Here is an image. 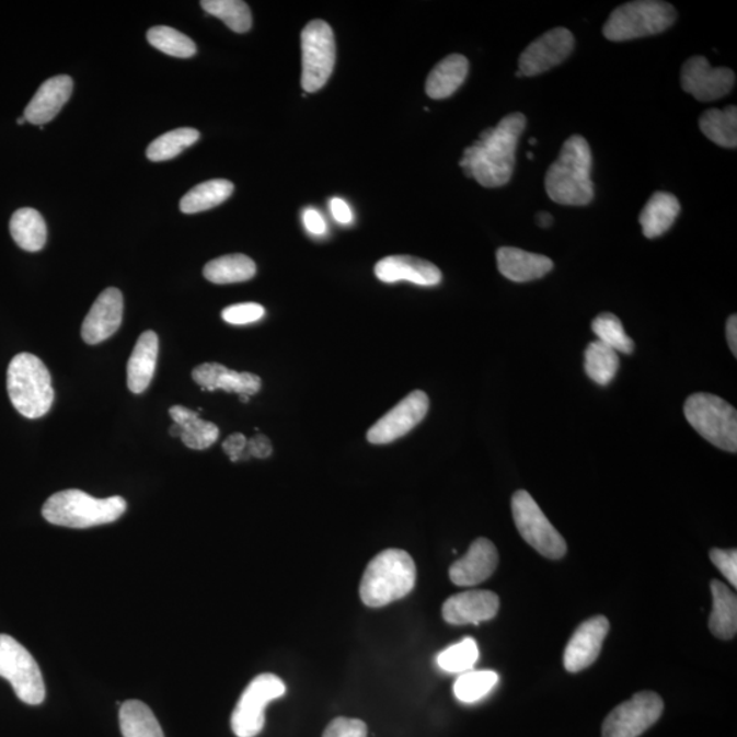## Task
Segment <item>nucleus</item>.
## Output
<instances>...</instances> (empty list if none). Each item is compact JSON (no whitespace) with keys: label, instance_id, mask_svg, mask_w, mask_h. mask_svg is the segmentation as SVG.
<instances>
[{"label":"nucleus","instance_id":"1","mask_svg":"<svg viewBox=\"0 0 737 737\" xmlns=\"http://www.w3.org/2000/svg\"><path fill=\"white\" fill-rule=\"evenodd\" d=\"M526 129V116L514 113L481 133L473 146L464 149L459 165L465 176L484 187H500L513 179L515 153Z\"/></svg>","mask_w":737,"mask_h":737},{"label":"nucleus","instance_id":"2","mask_svg":"<svg viewBox=\"0 0 737 737\" xmlns=\"http://www.w3.org/2000/svg\"><path fill=\"white\" fill-rule=\"evenodd\" d=\"M592 157L585 137L573 136L564 142L556 162L545 175V188L552 201L585 207L595 198L591 181Z\"/></svg>","mask_w":737,"mask_h":737},{"label":"nucleus","instance_id":"3","mask_svg":"<svg viewBox=\"0 0 737 737\" xmlns=\"http://www.w3.org/2000/svg\"><path fill=\"white\" fill-rule=\"evenodd\" d=\"M417 579L412 556L402 550H387L368 564L359 586L365 606L381 608L410 595Z\"/></svg>","mask_w":737,"mask_h":737},{"label":"nucleus","instance_id":"4","mask_svg":"<svg viewBox=\"0 0 737 737\" xmlns=\"http://www.w3.org/2000/svg\"><path fill=\"white\" fill-rule=\"evenodd\" d=\"M124 497L94 498L79 490L55 493L43 506L47 522L64 528L90 529L113 523L126 513Z\"/></svg>","mask_w":737,"mask_h":737},{"label":"nucleus","instance_id":"5","mask_svg":"<svg viewBox=\"0 0 737 737\" xmlns=\"http://www.w3.org/2000/svg\"><path fill=\"white\" fill-rule=\"evenodd\" d=\"M8 391L16 412L30 419L44 417L53 407L51 375L42 359L22 353L11 359Z\"/></svg>","mask_w":737,"mask_h":737},{"label":"nucleus","instance_id":"6","mask_svg":"<svg viewBox=\"0 0 737 737\" xmlns=\"http://www.w3.org/2000/svg\"><path fill=\"white\" fill-rule=\"evenodd\" d=\"M675 21L676 10L672 4L658 0H638L614 9L602 33L609 42H629L658 35L672 26Z\"/></svg>","mask_w":737,"mask_h":737},{"label":"nucleus","instance_id":"7","mask_svg":"<svg viewBox=\"0 0 737 737\" xmlns=\"http://www.w3.org/2000/svg\"><path fill=\"white\" fill-rule=\"evenodd\" d=\"M684 415L711 445L724 451H737V413L724 399L712 393H694L686 401Z\"/></svg>","mask_w":737,"mask_h":737},{"label":"nucleus","instance_id":"8","mask_svg":"<svg viewBox=\"0 0 737 737\" xmlns=\"http://www.w3.org/2000/svg\"><path fill=\"white\" fill-rule=\"evenodd\" d=\"M0 676L9 680L15 695L27 705H41L46 698V684L36 659L19 641L3 634L0 635Z\"/></svg>","mask_w":737,"mask_h":737},{"label":"nucleus","instance_id":"9","mask_svg":"<svg viewBox=\"0 0 737 737\" xmlns=\"http://www.w3.org/2000/svg\"><path fill=\"white\" fill-rule=\"evenodd\" d=\"M514 522L519 534L542 556L558 560L567 553V542L542 513L529 492L518 491L511 500Z\"/></svg>","mask_w":737,"mask_h":737},{"label":"nucleus","instance_id":"10","mask_svg":"<svg viewBox=\"0 0 737 737\" xmlns=\"http://www.w3.org/2000/svg\"><path fill=\"white\" fill-rule=\"evenodd\" d=\"M302 88L318 92L329 82L335 68L336 44L334 31L325 21L315 20L303 27Z\"/></svg>","mask_w":737,"mask_h":737},{"label":"nucleus","instance_id":"11","mask_svg":"<svg viewBox=\"0 0 737 737\" xmlns=\"http://www.w3.org/2000/svg\"><path fill=\"white\" fill-rule=\"evenodd\" d=\"M286 684L273 673L258 675L246 687L231 716V728L238 737H256L265 725V707L285 695Z\"/></svg>","mask_w":737,"mask_h":737},{"label":"nucleus","instance_id":"12","mask_svg":"<svg viewBox=\"0 0 737 737\" xmlns=\"http://www.w3.org/2000/svg\"><path fill=\"white\" fill-rule=\"evenodd\" d=\"M664 701L652 691H642L614 707L602 725V737H640L663 716Z\"/></svg>","mask_w":737,"mask_h":737},{"label":"nucleus","instance_id":"13","mask_svg":"<svg viewBox=\"0 0 737 737\" xmlns=\"http://www.w3.org/2000/svg\"><path fill=\"white\" fill-rule=\"evenodd\" d=\"M429 412V398L424 391H414L368 430L371 445H390L423 423Z\"/></svg>","mask_w":737,"mask_h":737},{"label":"nucleus","instance_id":"14","mask_svg":"<svg viewBox=\"0 0 737 737\" xmlns=\"http://www.w3.org/2000/svg\"><path fill=\"white\" fill-rule=\"evenodd\" d=\"M575 37L565 27H553L536 38L519 58L523 77H534L562 65L574 51Z\"/></svg>","mask_w":737,"mask_h":737},{"label":"nucleus","instance_id":"15","mask_svg":"<svg viewBox=\"0 0 737 737\" xmlns=\"http://www.w3.org/2000/svg\"><path fill=\"white\" fill-rule=\"evenodd\" d=\"M736 76L728 68H713L705 57H692L681 69V87L700 102H714L734 90Z\"/></svg>","mask_w":737,"mask_h":737},{"label":"nucleus","instance_id":"16","mask_svg":"<svg viewBox=\"0 0 737 737\" xmlns=\"http://www.w3.org/2000/svg\"><path fill=\"white\" fill-rule=\"evenodd\" d=\"M609 629L611 625L606 617L591 618L581 623L565 647L564 668L571 673H578L591 667L600 656Z\"/></svg>","mask_w":737,"mask_h":737},{"label":"nucleus","instance_id":"17","mask_svg":"<svg viewBox=\"0 0 737 737\" xmlns=\"http://www.w3.org/2000/svg\"><path fill=\"white\" fill-rule=\"evenodd\" d=\"M122 319H124V296L118 288L110 287L100 293L82 323V339L92 346L107 341L119 330Z\"/></svg>","mask_w":737,"mask_h":737},{"label":"nucleus","instance_id":"18","mask_svg":"<svg viewBox=\"0 0 737 737\" xmlns=\"http://www.w3.org/2000/svg\"><path fill=\"white\" fill-rule=\"evenodd\" d=\"M500 600L493 591L470 590L448 598L442 618L453 625L479 624L496 617Z\"/></svg>","mask_w":737,"mask_h":737},{"label":"nucleus","instance_id":"19","mask_svg":"<svg viewBox=\"0 0 737 737\" xmlns=\"http://www.w3.org/2000/svg\"><path fill=\"white\" fill-rule=\"evenodd\" d=\"M498 564V552L495 544L486 539H479L470 545L462 558L453 563L450 578L457 586H476L491 578Z\"/></svg>","mask_w":737,"mask_h":737},{"label":"nucleus","instance_id":"20","mask_svg":"<svg viewBox=\"0 0 737 737\" xmlns=\"http://www.w3.org/2000/svg\"><path fill=\"white\" fill-rule=\"evenodd\" d=\"M192 377L203 391L223 390L235 392L240 396H252L262 390V379L257 375L230 370L216 362L198 365L193 370Z\"/></svg>","mask_w":737,"mask_h":737},{"label":"nucleus","instance_id":"21","mask_svg":"<svg viewBox=\"0 0 737 737\" xmlns=\"http://www.w3.org/2000/svg\"><path fill=\"white\" fill-rule=\"evenodd\" d=\"M377 279L384 283L407 280L414 285L434 287L440 285L441 270L426 260L413 256H390L376 264Z\"/></svg>","mask_w":737,"mask_h":737},{"label":"nucleus","instance_id":"22","mask_svg":"<svg viewBox=\"0 0 737 737\" xmlns=\"http://www.w3.org/2000/svg\"><path fill=\"white\" fill-rule=\"evenodd\" d=\"M73 92V80L69 76H57L43 82L35 96L25 108L24 118L32 125L43 126L51 122Z\"/></svg>","mask_w":737,"mask_h":737},{"label":"nucleus","instance_id":"23","mask_svg":"<svg viewBox=\"0 0 737 737\" xmlns=\"http://www.w3.org/2000/svg\"><path fill=\"white\" fill-rule=\"evenodd\" d=\"M497 267L504 277L515 283L541 279L553 269L550 257L525 252L518 247H500L496 253Z\"/></svg>","mask_w":737,"mask_h":737},{"label":"nucleus","instance_id":"24","mask_svg":"<svg viewBox=\"0 0 737 737\" xmlns=\"http://www.w3.org/2000/svg\"><path fill=\"white\" fill-rule=\"evenodd\" d=\"M159 337L153 331L143 332L138 337L135 350L127 364V387L133 393H142L151 385L157 370Z\"/></svg>","mask_w":737,"mask_h":737},{"label":"nucleus","instance_id":"25","mask_svg":"<svg viewBox=\"0 0 737 737\" xmlns=\"http://www.w3.org/2000/svg\"><path fill=\"white\" fill-rule=\"evenodd\" d=\"M679 214L678 197L667 192H656L640 215L642 232L648 240L661 237L673 226Z\"/></svg>","mask_w":737,"mask_h":737},{"label":"nucleus","instance_id":"26","mask_svg":"<svg viewBox=\"0 0 737 737\" xmlns=\"http://www.w3.org/2000/svg\"><path fill=\"white\" fill-rule=\"evenodd\" d=\"M468 74V58L459 54L450 55L430 71L428 80H426V93L435 100L450 97L463 85Z\"/></svg>","mask_w":737,"mask_h":737},{"label":"nucleus","instance_id":"27","mask_svg":"<svg viewBox=\"0 0 737 737\" xmlns=\"http://www.w3.org/2000/svg\"><path fill=\"white\" fill-rule=\"evenodd\" d=\"M713 611L709 618V629L718 640H734L737 633V598L722 580L714 579L711 585Z\"/></svg>","mask_w":737,"mask_h":737},{"label":"nucleus","instance_id":"28","mask_svg":"<svg viewBox=\"0 0 737 737\" xmlns=\"http://www.w3.org/2000/svg\"><path fill=\"white\" fill-rule=\"evenodd\" d=\"M171 418L181 428V440L192 450L203 451L219 439V428L209 421L199 419L198 412L184 406L170 408Z\"/></svg>","mask_w":737,"mask_h":737},{"label":"nucleus","instance_id":"29","mask_svg":"<svg viewBox=\"0 0 737 737\" xmlns=\"http://www.w3.org/2000/svg\"><path fill=\"white\" fill-rule=\"evenodd\" d=\"M10 232L16 245L26 252L42 251L47 242V224L36 209L16 210L10 221Z\"/></svg>","mask_w":737,"mask_h":737},{"label":"nucleus","instance_id":"30","mask_svg":"<svg viewBox=\"0 0 737 737\" xmlns=\"http://www.w3.org/2000/svg\"><path fill=\"white\" fill-rule=\"evenodd\" d=\"M257 273L256 264L245 254H229L212 260L204 267L205 279L215 285H231L253 279Z\"/></svg>","mask_w":737,"mask_h":737},{"label":"nucleus","instance_id":"31","mask_svg":"<svg viewBox=\"0 0 737 737\" xmlns=\"http://www.w3.org/2000/svg\"><path fill=\"white\" fill-rule=\"evenodd\" d=\"M119 725L124 737H164L158 718L141 701H126L120 705Z\"/></svg>","mask_w":737,"mask_h":737},{"label":"nucleus","instance_id":"32","mask_svg":"<svg viewBox=\"0 0 737 737\" xmlns=\"http://www.w3.org/2000/svg\"><path fill=\"white\" fill-rule=\"evenodd\" d=\"M700 129L707 140L723 148L737 146V108L729 105L725 110L705 111L700 118Z\"/></svg>","mask_w":737,"mask_h":737},{"label":"nucleus","instance_id":"33","mask_svg":"<svg viewBox=\"0 0 737 737\" xmlns=\"http://www.w3.org/2000/svg\"><path fill=\"white\" fill-rule=\"evenodd\" d=\"M234 192V185L227 180L204 182L188 191L181 199L180 208L186 215L204 212L223 204Z\"/></svg>","mask_w":737,"mask_h":737},{"label":"nucleus","instance_id":"34","mask_svg":"<svg viewBox=\"0 0 737 737\" xmlns=\"http://www.w3.org/2000/svg\"><path fill=\"white\" fill-rule=\"evenodd\" d=\"M620 367L619 354L600 341L590 343L585 353V370L598 385H608Z\"/></svg>","mask_w":737,"mask_h":737},{"label":"nucleus","instance_id":"35","mask_svg":"<svg viewBox=\"0 0 737 737\" xmlns=\"http://www.w3.org/2000/svg\"><path fill=\"white\" fill-rule=\"evenodd\" d=\"M199 138V133L191 127H182L173 131L165 133L157 140L151 142L147 149V157L152 162H165V160L179 157L186 148L196 143Z\"/></svg>","mask_w":737,"mask_h":737},{"label":"nucleus","instance_id":"36","mask_svg":"<svg viewBox=\"0 0 737 737\" xmlns=\"http://www.w3.org/2000/svg\"><path fill=\"white\" fill-rule=\"evenodd\" d=\"M203 9L224 22L231 31L245 33L252 27L251 9L241 0H204Z\"/></svg>","mask_w":737,"mask_h":737},{"label":"nucleus","instance_id":"37","mask_svg":"<svg viewBox=\"0 0 737 737\" xmlns=\"http://www.w3.org/2000/svg\"><path fill=\"white\" fill-rule=\"evenodd\" d=\"M148 42L159 51L175 58H192L196 55L197 47L191 37L184 35L174 27L154 26L148 31Z\"/></svg>","mask_w":737,"mask_h":737},{"label":"nucleus","instance_id":"38","mask_svg":"<svg viewBox=\"0 0 737 737\" xmlns=\"http://www.w3.org/2000/svg\"><path fill=\"white\" fill-rule=\"evenodd\" d=\"M498 683V675L493 670H469L459 676L453 692L459 701L474 703L490 694Z\"/></svg>","mask_w":737,"mask_h":737},{"label":"nucleus","instance_id":"39","mask_svg":"<svg viewBox=\"0 0 737 737\" xmlns=\"http://www.w3.org/2000/svg\"><path fill=\"white\" fill-rule=\"evenodd\" d=\"M591 330L598 341L613 348L617 353L633 354L635 343L625 334L622 321L612 313H602L592 321Z\"/></svg>","mask_w":737,"mask_h":737},{"label":"nucleus","instance_id":"40","mask_svg":"<svg viewBox=\"0 0 737 737\" xmlns=\"http://www.w3.org/2000/svg\"><path fill=\"white\" fill-rule=\"evenodd\" d=\"M479 658L480 652L476 642L473 638H465L441 652L437 656V664L447 672L464 673L473 669Z\"/></svg>","mask_w":737,"mask_h":737},{"label":"nucleus","instance_id":"41","mask_svg":"<svg viewBox=\"0 0 737 737\" xmlns=\"http://www.w3.org/2000/svg\"><path fill=\"white\" fill-rule=\"evenodd\" d=\"M265 309L262 304L247 302L232 304L221 312V319L231 325H246L256 323L264 318Z\"/></svg>","mask_w":737,"mask_h":737},{"label":"nucleus","instance_id":"42","mask_svg":"<svg viewBox=\"0 0 737 737\" xmlns=\"http://www.w3.org/2000/svg\"><path fill=\"white\" fill-rule=\"evenodd\" d=\"M323 737H368V727L361 719L339 717L326 727Z\"/></svg>","mask_w":737,"mask_h":737},{"label":"nucleus","instance_id":"43","mask_svg":"<svg viewBox=\"0 0 737 737\" xmlns=\"http://www.w3.org/2000/svg\"><path fill=\"white\" fill-rule=\"evenodd\" d=\"M711 560L734 587L737 586V551L712 550Z\"/></svg>","mask_w":737,"mask_h":737},{"label":"nucleus","instance_id":"44","mask_svg":"<svg viewBox=\"0 0 737 737\" xmlns=\"http://www.w3.org/2000/svg\"><path fill=\"white\" fill-rule=\"evenodd\" d=\"M247 439L242 434H234L227 437L223 442V450L230 457L231 462L245 461Z\"/></svg>","mask_w":737,"mask_h":737},{"label":"nucleus","instance_id":"45","mask_svg":"<svg viewBox=\"0 0 737 737\" xmlns=\"http://www.w3.org/2000/svg\"><path fill=\"white\" fill-rule=\"evenodd\" d=\"M270 453H273V446H270L268 437L257 435L247 440L245 461L251 457L265 459L270 457Z\"/></svg>","mask_w":737,"mask_h":737},{"label":"nucleus","instance_id":"46","mask_svg":"<svg viewBox=\"0 0 737 737\" xmlns=\"http://www.w3.org/2000/svg\"><path fill=\"white\" fill-rule=\"evenodd\" d=\"M303 223L307 227L309 232H312L314 235H323L326 231L325 220L318 210L307 209L303 214Z\"/></svg>","mask_w":737,"mask_h":737},{"label":"nucleus","instance_id":"47","mask_svg":"<svg viewBox=\"0 0 737 737\" xmlns=\"http://www.w3.org/2000/svg\"><path fill=\"white\" fill-rule=\"evenodd\" d=\"M331 212L334 215L335 220L339 221L342 224L352 223L353 212L350 207L346 201H343L342 198H332L331 199Z\"/></svg>","mask_w":737,"mask_h":737},{"label":"nucleus","instance_id":"48","mask_svg":"<svg viewBox=\"0 0 737 737\" xmlns=\"http://www.w3.org/2000/svg\"><path fill=\"white\" fill-rule=\"evenodd\" d=\"M727 339L730 352L737 356V318L736 314L730 315L727 323Z\"/></svg>","mask_w":737,"mask_h":737},{"label":"nucleus","instance_id":"49","mask_svg":"<svg viewBox=\"0 0 737 737\" xmlns=\"http://www.w3.org/2000/svg\"><path fill=\"white\" fill-rule=\"evenodd\" d=\"M537 223H539L540 227H544V229H546V227L552 226L553 216L548 212H540L539 215H537Z\"/></svg>","mask_w":737,"mask_h":737},{"label":"nucleus","instance_id":"50","mask_svg":"<svg viewBox=\"0 0 737 737\" xmlns=\"http://www.w3.org/2000/svg\"><path fill=\"white\" fill-rule=\"evenodd\" d=\"M170 435L173 437H181V428L179 425L174 424L170 428Z\"/></svg>","mask_w":737,"mask_h":737},{"label":"nucleus","instance_id":"51","mask_svg":"<svg viewBox=\"0 0 737 737\" xmlns=\"http://www.w3.org/2000/svg\"><path fill=\"white\" fill-rule=\"evenodd\" d=\"M241 401H242L243 403H247V402H249V396H246V395H242V396H241Z\"/></svg>","mask_w":737,"mask_h":737},{"label":"nucleus","instance_id":"52","mask_svg":"<svg viewBox=\"0 0 737 737\" xmlns=\"http://www.w3.org/2000/svg\"><path fill=\"white\" fill-rule=\"evenodd\" d=\"M529 143H530V146H536V143H537L536 138H530Z\"/></svg>","mask_w":737,"mask_h":737},{"label":"nucleus","instance_id":"53","mask_svg":"<svg viewBox=\"0 0 737 737\" xmlns=\"http://www.w3.org/2000/svg\"><path fill=\"white\" fill-rule=\"evenodd\" d=\"M25 120L26 119L24 118V116H22V118L19 119V124L22 125V124H24Z\"/></svg>","mask_w":737,"mask_h":737},{"label":"nucleus","instance_id":"54","mask_svg":"<svg viewBox=\"0 0 737 737\" xmlns=\"http://www.w3.org/2000/svg\"><path fill=\"white\" fill-rule=\"evenodd\" d=\"M528 158H529L530 160H533V158H534V154H533V153H531V152H529V153H528Z\"/></svg>","mask_w":737,"mask_h":737},{"label":"nucleus","instance_id":"55","mask_svg":"<svg viewBox=\"0 0 737 737\" xmlns=\"http://www.w3.org/2000/svg\"><path fill=\"white\" fill-rule=\"evenodd\" d=\"M515 76H517V77H523V74H522V73H520V71H519V70L517 71V74H515Z\"/></svg>","mask_w":737,"mask_h":737}]
</instances>
